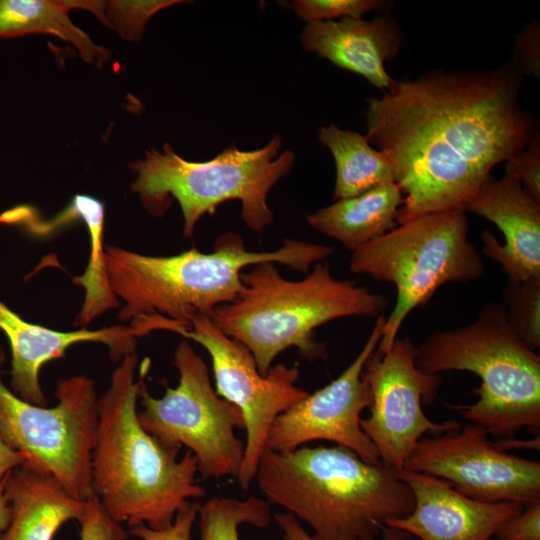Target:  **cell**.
<instances>
[{"instance_id":"6da1fadb","label":"cell","mask_w":540,"mask_h":540,"mask_svg":"<svg viewBox=\"0 0 540 540\" xmlns=\"http://www.w3.org/2000/svg\"><path fill=\"white\" fill-rule=\"evenodd\" d=\"M522 77L489 71L392 80L367 100V137L388 159L404 194L397 224L463 209L499 163L527 147L535 123L520 103Z\"/></svg>"},{"instance_id":"7a4b0ae2","label":"cell","mask_w":540,"mask_h":540,"mask_svg":"<svg viewBox=\"0 0 540 540\" xmlns=\"http://www.w3.org/2000/svg\"><path fill=\"white\" fill-rule=\"evenodd\" d=\"M149 360L135 379L138 357L126 355L97 401L98 426L91 458L94 495L108 515L128 527H169L177 512L205 496L197 484V460L189 450L163 445L141 426L138 392Z\"/></svg>"},{"instance_id":"3957f363","label":"cell","mask_w":540,"mask_h":540,"mask_svg":"<svg viewBox=\"0 0 540 540\" xmlns=\"http://www.w3.org/2000/svg\"><path fill=\"white\" fill-rule=\"evenodd\" d=\"M330 246L284 239L270 252H253L241 236H219L212 252L196 248L171 256H150L118 246L105 249L110 287L124 306L119 319L134 322L154 318L155 330L188 328L191 319L212 317L216 307L232 301L242 288L247 266L270 262L307 273L312 264L333 253Z\"/></svg>"},{"instance_id":"277c9868","label":"cell","mask_w":540,"mask_h":540,"mask_svg":"<svg viewBox=\"0 0 540 540\" xmlns=\"http://www.w3.org/2000/svg\"><path fill=\"white\" fill-rule=\"evenodd\" d=\"M255 479L265 500L308 524L315 540H375L414 507L397 470L339 445L265 449Z\"/></svg>"},{"instance_id":"5b68a950","label":"cell","mask_w":540,"mask_h":540,"mask_svg":"<svg viewBox=\"0 0 540 540\" xmlns=\"http://www.w3.org/2000/svg\"><path fill=\"white\" fill-rule=\"evenodd\" d=\"M241 281L235 298L216 307L211 319L248 348L263 376L291 347L308 360L326 359L327 347L316 340V328L344 317L377 318L389 305L387 297L367 287L335 279L327 263H317L299 281L283 278L273 263H260L242 271Z\"/></svg>"},{"instance_id":"8992f818","label":"cell","mask_w":540,"mask_h":540,"mask_svg":"<svg viewBox=\"0 0 540 540\" xmlns=\"http://www.w3.org/2000/svg\"><path fill=\"white\" fill-rule=\"evenodd\" d=\"M415 362L427 374L468 371L480 378L475 403L449 405L469 423L501 439L522 429L539 437L540 356L509 326L502 303H486L472 323L430 333Z\"/></svg>"},{"instance_id":"52a82bcc","label":"cell","mask_w":540,"mask_h":540,"mask_svg":"<svg viewBox=\"0 0 540 540\" xmlns=\"http://www.w3.org/2000/svg\"><path fill=\"white\" fill-rule=\"evenodd\" d=\"M276 134L264 147L244 151L232 144L208 161H188L169 143L162 151L149 148L143 159L130 163L136 175L131 190L154 216H163L176 200L182 211L184 237H191L197 222L228 200H240L241 218L248 228L262 233L273 221L267 196L293 167L295 155Z\"/></svg>"},{"instance_id":"ba28073f","label":"cell","mask_w":540,"mask_h":540,"mask_svg":"<svg viewBox=\"0 0 540 540\" xmlns=\"http://www.w3.org/2000/svg\"><path fill=\"white\" fill-rule=\"evenodd\" d=\"M468 229L465 210L434 211L399 223L352 251L351 272L393 284L397 292L377 352L390 349L406 317L441 286L475 280L484 274L482 257L468 240Z\"/></svg>"},{"instance_id":"9c48e42d","label":"cell","mask_w":540,"mask_h":540,"mask_svg":"<svg viewBox=\"0 0 540 540\" xmlns=\"http://www.w3.org/2000/svg\"><path fill=\"white\" fill-rule=\"evenodd\" d=\"M5 360L0 346V366ZM54 407L26 402L0 379V435L26 465L52 475L75 498L94 495L91 458L98 426L94 381L73 376L57 383Z\"/></svg>"},{"instance_id":"30bf717a","label":"cell","mask_w":540,"mask_h":540,"mask_svg":"<svg viewBox=\"0 0 540 540\" xmlns=\"http://www.w3.org/2000/svg\"><path fill=\"white\" fill-rule=\"evenodd\" d=\"M173 364L179 372L178 385L165 386L160 398L149 393L142 377L141 426L167 447H187L203 478L236 477L245 446L235 435L236 428L244 430L240 409L216 393L207 365L188 341L176 347Z\"/></svg>"},{"instance_id":"8fae6325","label":"cell","mask_w":540,"mask_h":540,"mask_svg":"<svg viewBox=\"0 0 540 540\" xmlns=\"http://www.w3.org/2000/svg\"><path fill=\"white\" fill-rule=\"evenodd\" d=\"M173 332L205 348L212 362L216 393L242 413L246 442L236 479L247 491L255 480L273 422L309 393L296 385L298 366L280 363L263 376L248 348L227 336L210 317H194L188 328Z\"/></svg>"},{"instance_id":"7c38bea8","label":"cell","mask_w":540,"mask_h":540,"mask_svg":"<svg viewBox=\"0 0 540 540\" xmlns=\"http://www.w3.org/2000/svg\"><path fill=\"white\" fill-rule=\"evenodd\" d=\"M416 346L410 337L396 338L385 353L376 350L364 364L362 376L371 394L369 416L360 426L375 446L381 463L397 471L404 468L417 442L425 434L437 435L461 428L455 420L434 422L423 411L442 383L438 374L418 369Z\"/></svg>"},{"instance_id":"4fadbf2b","label":"cell","mask_w":540,"mask_h":540,"mask_svg":"<svg viewBox=\"0 0 540 540\" xmlns=\"http://www.w3.org/2000/svg\"><path fill=\"white\" fill-rule=\"evenodd\" d=\"M481 426L421 438L404 468L443 479L459 493L484 502H540V462L515 456Z\"/></svg>"},{"instance_id":"5bb4252c","label":"cell","mask_w":540,"mask_h":540,"mask_svg":"<svg viewBox=\"0 0 540 540\" xmlns=\"http://www.w3.org/2000/svg\"><path fill=\"white\" fill-rule=\"evenodd\" d=\"M376 318L365 345L354 361L333 381L293 405L273 422L266 449L289 451L307 442L328 440L355 452L370 464H380L377 450L360 426L361 413L369 408L371 394L362 376L364 364L376 350L385 323Z\"/></svg>"},{"instance_id":"9a60e30c","label":"cell","mask_w":540,"mask_h":540,"mask_svg":"<svg viewBox=\"0 0 540 540\" xmlns=\"http://www.w3.org/2000/svg\"><path fill=\"white\" fill-rule=\"evenodd\" d=\"M398 475L409 486L414 507L407 516L386 525L417 540H489L524 508L515 502L469 498L449 482L426 473L401 469Z\"/></svg>"},{"instance_id":"2e32d148","label":"cell","mask_w":540,"mask_h":540,"mask_svg":"<svg viewBox=\"0 0 540 540\" xmlns=\"http://www.w3.org/2000/svg\"><path fill=\"white\" fill-rule=\"evenodd\" d=\"M465 211L484 217L502 232L504 243L500 244L484 231L482 251L500 264L508 282L540 278V202L517 179L491 177Z\"/></svg>"},{"instance_id":"e0dca14e","label":"cell","mask_w":540,"mask_h":540,"mask_svg":"<svg viewBox=\"0 0 540 540\" xmlns=\"http://www.w3.org/2000/svg\"><path fill=\"white\" fill-rule=\"evenodd\" d=\"M0 330L11 349L12 391L28 403L46 406L48 400L41 388L40 369L49 361L60 359L74 344L97 342L105 344L113 361H121L135 352L140 333L132 326H113L98 330L80 328L56 331L22 319L0 300Z\"/></svg>"},{"instance_id":"ac0fdd59","label":"cell","mask_w":540,"mask_h":540,"mask_svg":"<svg viewBox=\"0 0 540 540\" xmlns=\"http://www.w3.org/2000/svg\"><path fill=\"white\" fill-rule=\"evenodd\" d=\"M300 40L305 52L354 72L385 91L393 80L386 72L385 62L398 54L402 36L394 20L381 16L372 20L343 18L307 23Z\"/></svg>"},{"instance_id":"d6986e66","label":"cell","mask_w":540,"mask_h":540,"mask_svg":"<svg viewBox=\"0 0 540 540\" xmlns=\"http://www.w3.org/2000/svg\"><path fill=\"white\" fill-rule=\"evenodd\" d=\"M10 523L0 540H53L67 521L82 516L86 500L72 496L52 475L22 464L6 475Z\"/></svg>"},{"instance_id":"ffe728a7","label":"cell","mask_w":540,"mask_h":540,"mask_svg":"<svg viewBox=\"0 0 540 540\" xmlns=\"http://www.w3.org/2000/svg\"><path fill=\"white\" fill-rule=\"evenodd\" d=\"M402 201L401 189L393 182L351 198L336 200L307 214L305 219L315 230L354 251L396 227Z\"/></svg>"},{"instance_id":"44dd1931","label":"cell","mask_w":540,"mask_h":540,"mask_svg":"<svg viewBox=\"0 0 540 540\" xmlns=\"http://www.w3.org/2000/svg\"><path fill=\"white\" fill-rule=\"evenodd\" d=\"M65 0H0V38L49 34L72 44L81 58L101 68L110 58L69 17Z\"/></svg>"},{"instance_id":"7402d4cb","label":"cell","mask_w":540,"mask_h":540,"mask_svg":"<svg viewBox=\"0 0 540 540\" xmlns=\"http://www.w3.org/2000/svg\"><path fill=\"white\" fill-rule=\"evenodd\" d=\"M318 139L330 150L335 161V201L395 182L388 159L365 135L330 124L320 128Z\"/></svg>"},{"instance_id":"603a6c76","label":"cell","mask_w":540,"mask_h":540,"mask_svg":"<svg viewBox=\"0 0 540 540\" xmlns=\"http://www.w3.org/2000/svg\"><path fill=\"white\" fill-rule=\"evenodd\" d=\"M79 220L87 228L90 238V257L84 273L73 277V282L85 291L83 305L75 318L74 325L85 328L104 312L120 305L113 293L105 264L104 223L105 207L99 199L77 194Z\"/></svg>"},{"instance_id":"cb8c5ba5","label":"cell","mask_w":540,"mask_h":540,"mask_svg":"<svg viewBox=\"0 0 540 540\" xmlns=\"http://www.w3.org/2000/svg\"><path fill=\"white\" fill-rule=\"evenodd\" d=\"M197 516L199 540H240L241 524L265 528L273 519L271 504L255 496L244 500L213 497L199 505Z\"/></svg>"},{"instance_id":"d4e9b609","label":"cell","mask_w":540,"mask_h":540,"mask_svg":"<svg viewBox=\"0 0 540 540\" xmlns=\"http://www.w3.org/2000/svg\"><path fill=\"white\" fill-rule=\"evenodd\" d=\"M502 305L509 326L532 350L540 347V278L508 282Z\"/></svg>"},{"instance_id":"484cf974","label":"cell","mask_w":540,"mask_h":540,"mask_svg":"<svg viewBox=\"0 0 540 540\" xmlns=\"http://www.w3.org/2000/svg\"><path fill=\"white\" fill-rule=\"evenodd\" d=\"M183 0H108L103 1L99 21L127 41H138L150 18Z\"/></svg>"},{"instance_id":"4316f807","label":"cell","mask_w":540,"mask_h":540,"mask_svg":"<svg viewBox=\"0 0 540 540\" xmlns=\"http://www.w3.org/2000/svg\"><path fill=\"white\" fill-rule=\"evenodd\" d=\"M385 5L380 0H295L292 8L306 23L335 21L340 18L361 19L366 13Z\"/></svg>"},{"instance_id":"83f0119b","label":"cell","mask_w":540,"mask_h":540,"mask_svg":"<svg viewBox=\"0 0 540 540\" xmlns=\"http://www.w3.org/2000/svg\"><path fill=\"white\" fill-rule=\"evenodd\" d=\"M507 176L517 179L523 188L540 202V139L535 130L526 150L505 161Z\"/></svg>"},{"instance_id":"f1b7e54d","label":"cell","mask_w":540,"mask_h":540,"mask_svg":"<svg viewBox=\"0 0 540 540\" xmlns=\"http://www.w3.org/2000/svg\"><path fill=\"white\" fill-rule=\"evenodd\" d=\"M77 522L80 525V540H127L128 538V533L121 523L108 515L96 496L86 500L85 510Z\"/></svg>"},{"instance_id":"f546056e","label":"cell","mask_w":540,"mask_h":540,"mask_svg":"<svg viewBox=\"0 0 540 540\" xmlns=\"http://www.w3.org/2000/svg\"><path fill=\"white\" fill-rule=\"evenodd\" d=\"M199 503L190 501L179 510L172 524L165 529H152L146 524L131 527L129 533L141 540H191V532L198 515Z\"/></svg>"},{"instance_id":"4dcf8cb0","label":"cell","mask_w":540,"mask_h":540,"mask_svg":"<svg viewBox=\"0 0 540 540\" xmlns=\"http://www.w3.org/2000/svg\"><path fill=\"white\" fill-rule=\"evenodd\" d=\"M499 540H540V502L524 506L497 531Z\"/></svg>"},{"instance_id":"1f68e13d","label":"cell","mask_w":540,"mask_h":540,"mask_svg":"<svg viewBox=\"0 0 540 540\" xmlns=\"http://www.w3.org/2000/svg\"><path fill=\"white\" fill-rule=\"evenodd\" d=\"M518 61L530 74L539 75V25L533 22L525 28L517 43Z\"/></svg>"},{"instance_id":"d6a6232c","label":"cell","mask_w":540,"mask_h":540,"mask_svg":"<svg viewBox=\"0 0 540 540\" xmlns=\"http://www.w3.org/2000/svg\"><path fill=\"white\" fill-rule=\"evenodd\" d=\"M273 519L282 532V540H315L290 513H275Z\"/></svg>"},{"instance_id":"836d02e7","label":"cell","mask_w":540,"mask_h":540,"mask_svg":"<svg viewBox=\"0 0 540 540\" xmlns=\"http://www.w3.org/2000/svg\"><path fill=\"white\" fill-rule=\"evenodd\" d=\"M24 463L25 458L23 455L12 449L0 435V480Z\"/></svg>"},{"instance_id":"e575fe53","label":"cell","mask_w":540,"mask_h":540,"mask_svg":"<svg viewBox=\"0 0 540 540\" xmlns=\"http://www.w3.org/2000/svg\"><path fill=\"white\" fill-rule=\"evenodd\" d=\"M6 476L0 480V533L5 531L10 523V508L5 496Z\"/></svg>"},{"instance_id":"d590c367","label":"cell","mask_w":540,"mask_h":540,"mask_svg":"<svg viewBox=\"0 0 540 540\" xmlns=\"http://www.w3.org/2000/svg\"><path fill=\"white\" fill-rule=\"evenodd\" d=\"M381 540H417L414 536L402 530L385 525L381 532Z\"/></svg>"},{"instance_id":"8d00e7d4","label":"cell","mask_w":540,"mask_h":540,"mask_svg":"<svg viewBox=\"0 0 540 540\" xmlns=\"http://www.w3.org/2000/svg\"><path fill=\"white\" fill-rule=\"evenodd\" d=\"M489 540H499V539H497V538H495V537H492V538H490Z\"/></svg>"}]
</instances>
